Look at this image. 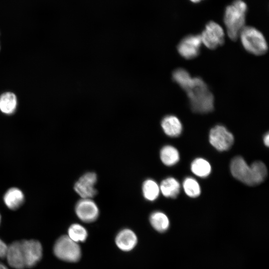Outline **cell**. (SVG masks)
<instances>
[{
    "label": "cell",
    "mask_w": 269,
    "mask_h": 269,
    "mask_svg": "<svg viewBox=\"0 0 269 269\" xmlns=\"http://www.w3.org/2000/svg\"><path fill=\"white\" fill-rule=\"evenodd\" d=\"M191 110L197 113L205 114L214 109V96L205 82L200 77L192 78L185 90Z\"/></svg>",
    "instance_id": "obj_1"
},
{
    "label": "cell",
    "mask_w": 269,
    "mask_h": 269,
    "mask_svg": "<svg viewBox=\"0 0 269 269\" xmlns=\"http://www.w3.org/2000/svg\"><path fill=\"white\" fill-rule=\"evenodd\" d=\"M247 11V4L243 0H234L226 7L223 20L227 34L231 40H236L245 26Z\"/></svg>",
    "instance_id": "obj_2"
},
{
    "label": "cell",
    "mask_w": 269,
    "mask_h": 269,
    "mask_svg": "<svg viewBox=\"0 0 269 269\" xmlns=\"http://www.w3.org/2000/svg\"><path fill=\"white\" fill-rule=\"evenodd\" d=\"M239 36L243 46L249 53L261 55L267 51L268 44L264 35L255 27L245 26Z\"/></svg>",
    "instance_id": "obj_3"
},
{
    "label": "cell",
    "mask_w": 269,
    "mask_h": 269,
    "mask_svg": "<svg viewBox=\"0 0 269 269\" xmlns=\"http://www.w3.org/2000/svg\"><path fill=\"white\" fill-rule=\"evenodd\" d=\"M53 253L61 260L75 262L81 258V252L77 243L71 240L68 235L59 238L54 244Z\"/></svg>",
    "instance_id": "obj_4"
},
{
    "label": "cell",
    "mask_w": 269,
    "mask_h": 269,
    "mask_svg": "<svg viewBox=\"0 0 269 269\" xmlns=\"http://www.w3.org/2000/svg\"><path fill=\"white\" fill-rule=\"evenodd\" d=\"M200 36L202 43L210 49H214L224 42V30L220 24L214 21H210L206 24Z\"/></svg>",
    "instance_id": "obj_5"
},
{
    "label": "cell",
    "mask_w": 269,
    "mask_h": 269,
    "mask_svg": "<svg viewBox=\"0 0 269 269\" xmlns=\"http://www.w3.org/2000/svg\"><path fill=\"white\" fill-rule=\"evenodd\" d=\"M234 136L224 126L218 125L210 131L209 141L217 150H228L234 142Z\"/></svg>",
    "instance_id": "obj_6"
},
{
    "label": "cell",
    "mask_w": 269,
    "mask_h": 269,
    "mask_svg": "<svg viewBox=\"0 0 269 269\" xmlns=\"http://www.w3.org/2000/svg\"><path fill=\"white\" fill-rule=\"evenodd\" d=\"M230 170L232 175L237 180L249 186L255 185L251 166L248 165L242 157L238 156L232 159Z\"/></svg>",
    "instance_id": "obj_7"
},
{
    "label": "cell",
    "mask_w": 269,
    "mask_h": 269,
    "mask_svg": "<svg viewBox=\"0 0 269 269\" xmlns=\"http://www.w3.org/2000/svg\"><path fill=\"white\" fill-rule=\"evenodd\" d=\"M25 267L32 268L41 260L42 247L41 243L35 240L20 241Z\"/></svg>",
    "instance_id": "obj_8"
},
{
    "label": "cell",
    "mask_w": 269,
    "mask_h": 269,
    "mask_svg": "<svg viewBox=\"0 0 269 269\" xmlns=\"http://www.w3.org/2000/svg\"><path fill=\"white\" fill-rule=\"evenodd\" d=\"M97 181V176L95 172H86L75 183L74 189L81 198H92L97 192L95 187Z\"/></svg>",
    "instance_id": "obj_9"
},
{
    "label": "cell",
    "mask_w": 269,
    "mask_h": 269,
    "mask_svg": "<svg viewBox=\"0 0 269 269\" xmlns=\"http://www.w3.org/2000/svg\"><path fill=\"white\" fill-rule=\"evenodd\" d=\"M202 41L200 35L190 34L181 39L177 45V50L183 58L191 59L200 53Z\"/></svg>",
    "instance_id": "obj_10"
},
{
    "label": "cell",
    "mask_w": 269,
    "mask_h": 269,
    "mask_svg": "<svg viewBox=\"0 0 269 269\" xmlns=\"http://www.w3.org/2000/svg\"><path fill=\"white\" fill-rule=\"evenodd\" d=\"M75 211L82 221L90 223L95 221L99 214L97 204L92 198H81L76 204Z\"/></svg>",
    "instance_id": "obj_11"
},
{
    "label": "cell",
    "mask_w": 269,
    "mask_h": 269,
    "mask_svg": "<svg viewBox=\"0 0 269 269\" xmlns=\"http://www.w3.org/2000/svg\"><path fill=\"white\" fill-rule=\"evenodd\" d=\"M3 202L9 210L19 209L24 203L25 197L23 192L18 187H11L7 189L2 197Z\"/></svg>",
    "instance_id": "obj_12"
},
{
    "label": "cell",
    "mask_w": 269,
    "mask_h": 269,
    "mask_svg": "<svg viewBox=\"0 0 269 269\" xmlns=\"http://www.w3.org/2000/svg\"><path fill=\"white\" fill-rule=\"evenodd\" d=\"M5 258L8 265L15 269L25 268L20 241H15L8 246Z\"/></svg>",
    "instance_id": "obj_13"
},
{
    "label": "cell",
    "mask_w": 269,
    "mask_h": 269,
    "mask_svg": "<svg viewBox=\"0 0 269 269\" xmlns=\"http://www.w3.org/2000/svg\"><path fill=\"white\" fill-rule=\"evenodd\" d=\"M116 243L121 250L129 251L136 245L137 238L133 231L125 229L120 231L117 235L116 238Z\"/></svg>",
    "instance_id": "obj_14"
},
{
    "label": "cell",
    "mask_w": 269,
    "mask_h": 269,
    "mask_svg": "<svg viewBox=\"0 0 269 269\" xmlns=\"http://www.w3.org/2000/svg\"><path fill=\"white\" fill-rule=\"evenodd\" d=\"M161 126L164 133L171 137L179 136L182 131V126L177 117L174 115H167L164 117Z\"/></svg>",
    "instance_id": "obj_15"
},
{
    "label": "cell",
    "mask_w": 269,
    "mask_h": 269,
    "mask_svg": "<svg viewBox=\"0 0 269 269\" xmlns=\"http://www.w3.org/2000/svg\"><path fill=\"white\" fill-rule=\"evenodd\" d=\"M16 95L10 92H6L0 95V111L6 115L13 114L17 107Z\"/></svg>",
    "instance_id": "obj_16"
},
{
    "label": "cell",
    "mask_w": 269,
    "mask_h": 269,
    "mask_svg": "<svg viewBox=\"0 0 269 269\" xmlns=\"http://www.w3.org/2000/svg\"><path fill=\"white\" fill-rule=\"evenodd\" d=\"M159 188L164 196L174 198L179 193L180 186L178 181L174 178L168 177L161 181Z\"/></svg>",
    "instance_id": "obj_17"
},
{
    "label": "cell",
    "mask_w": 269,
    "mask_h": 269,
    "mask_svg": "<svg viewBox=\"0 0 269 269\" xmlns=\"http://www.w3.org/2000/svg\"><path fill=\"white\" fill-rule=\"evenodd\" d=\"M149 221L153 228L159 232H164L169 228V220L164 213L155 211L151 214Z\"/></svg>",
    "instance_id": "obj_18"
},
{
    "label": "cell",
    "mask_w": 269,
    "mask_h": 269,
    "mask_svg": "<svg viewBox=\"0 0 269 269\" xmlns=\"http://www.w3.org/2000/svg\"><path fill=\"white\" fill-rule=\"evenodd\" d=\"M160 158L164 165L172 166L179 161V154L178 150L174 147L165 145L160 150Z\"/></svg>",
    "instance_id": "obj_19"
},
{
    "label": "cell",
    "mask_w": 269,
    "mask_h": 269,
    "mask_svg": "<svg viewBox=\"0 0 269 269\" xmlns=\"http://www.w3.org/2000/svg\"><path fill=\"white\" fill-rule=\"evenodd\" d=\"M142 192L144 198L146 200L153 201L159 196L160 193L159 185L154 180L147 179L142 184Z\"/></svg>",
    "instance_id": "obj_20"
},
{
    "label": "cell",
    "mask_w": 269,
    "mask_h": 269,
    "mask_svg": "<svg viewBox=\"0 0 269 269\" xmlns=\"http://www.w3.org/2000/svg\"><path fill=\"white\" fill-rule=\"evenodd\" d=\"M191 170L196 176L205 177L210 174L211 167L210 163L206 160L198 158L192 161L191 164Z\"/></svg>",
    "instance_id": "obj_21"
},
{
    "label": "cell",
    "mask_w": 269,
    "mask_h": 269,
    "mask_svg": "<svg viewBox=\"0 0 269 269\" xmlns=\"http://www.w3.org/2000/svg\"><path fill=\"white\" fill-rule=\"evenodd\" d=\"M172 78L174 82L185 91L191 83L193 78L186 70L178 68L173 71Z\"/></svg>",
    "instance_id": "obj_22"
},
{
    "label": "cell",
    "mask_w": 269,
    "mask_h": 269,
    "mask_svg": "<svg viewBox=\"0 0 269 269\" xmlns=\"http://www.w3.org/2000/svg\"><path fill=\"white\" fill-rule=\"evenodd\" d=\"M87 235L86 229L77 223L72 224L68 230V236L76 243L85 241Z\"/></svg>",
    "instance_id": "obj_23"
},
{
    "label": "cell",
    "mask_w": 269,
    "mask_h": 269,
    "mask_svg": "<svg viewBox=\"0 0 269 269\" xmlns=\"http://www.w3.org/2000/svg\"><path fill=\"white\" fill-rule=\"evenodd\" d=\"M255 185L264 181L268 174L266 165L262 161H255L251 165Z\"/></svg>",
    "instance_id": "obj_24"
},
{
    "label": "cell",
    "mask_w": 269,
    "mask_h": 269,
    "mask_svg": "<svg viewBox=\"0 0 269 269\" xmlns=\"http://www.w3.org/2000/svg\"><path fill=\"white\" fill-rule=\"evenodd\" d=\"M183 187L185 193L189 197H198L201 193V189L198 182L194 178L187 177L183 182Z\"/></svg>",
    "instance_id": "obj_25"
},
{
    "label": "cell",
    "mask_w": 269,
    "mask_h": 269,
    "mask_svg": "<svg viewBox=\"0 0 269 269\" xmlns=\"http://www.w3.org/2000/svg\"><path fill=\"white\" fill-rule=\"evenodd\" d=\"M8 246L0 239V258H5Z\"/></svg>",
    "instance_id": "obj_26"
},
{
    "label": "cell",
    "mask_w": 269,
    "mask_h": 269,
    "mask_svg": "<svg viewBox=\"0 0 269 269\" xmlns=\"http://www.w3.org/2000/svg\"><path fill=\"white\" fill-rule=\"evenodd\" d=\"M264 142L267 146L269 145V134L267 133L264 137Z\"/></svg>",
    "instance_id": "obj_27"
},
{
    "label": "cell",
    "mask_w": 269,
    "mask_h": 269,
    "mask_svg": "<svg viewBox=\"0 0 269 269\" xmlns=\"http://www.w3.org/2000/svg\"><path fill=\"white\" fill-rule=\"evenodd\" d=\"M204 0H189L191 2L194 3H198Z\"/></svg>",
    "instance_id": "obj_28"
},
{
    "label": "cell",
    "mask_w": 269,
    "mask_h": 269,
    "mask_svg": "<svg viewBox=\"0 0 269 269\" xmlns=\"http://www.w3.org/2000/svg\"><path fill=\"white\" fill-rule=\"evenodd\" d=\"M0 269H8V268L4 265L0 263Z\"/></svg>",
    "instance_id": "obj_29"
},
{
    "label": "cell",
    "mask_w": 269,
    "mask_h": 269,
    "mask_svg": "<svg viewBox=\"0 0 269 269\" xmlns=\"http://www.w3.org/2000/svg\"><path fill=\"white\" fill-rule=\"evenodd\" d=\"M1 215L0 214V223H1Z\"/></svg>",
    "instance_id": "obj_30"
}]
</instances>
